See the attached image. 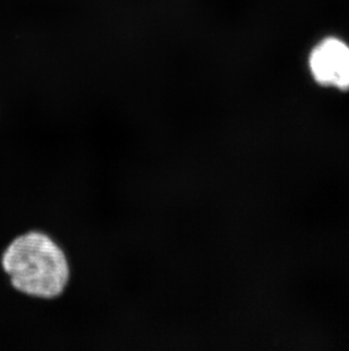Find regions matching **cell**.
Wrapping results in <instances>:
<instances>
[{"label": "cell", "instance_id": "obj_1", "mask_svg": "<svg viewBox=\"0 0 349 351\" xmlns=\"http://www.w3.org/2000/svg\"><path fill=\"white\" fill-rule=\"evenodd\" d=\"M0 264L14 291L32 302H56L72 283L70 254L46 230L32 228L14 235L3 248Z\"/></svg>", "mask_w": 349, "mask_h": 351}, {"label": "cell", "instance_id": "obj_2", "mask_svg": "<svg viewBox=\"0 0 349 351\" xmlns=\"http://www.w3.org/2000/svg\"><path fill=\"white\" fill-rule=\"evenodd\" d=\"M311 73L321 86L349 89V46L337 38L316 45L310 55Z\"/></svg>", "mask_w": 349, "mask_h": 351}]
</instances>
